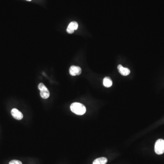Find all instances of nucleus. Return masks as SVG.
<instances>
[{
  "mask_svg": "<svg viewBox=\"0 0 164 164\" xmlns=\"http://www.w3.org/2000/svg\"><path fill=\"white\" fill-rule=\"evenodd\" d=\"M70 109L73 113L79 115H84L86 111L84 105L77 102L73 103L70 106Z\"/></svg>",
  "mask_w": 164,
  "mask_h": 164,
  "instance_id": "obj_1",
  "label": "nucleus"
},
{
  "mask_svg": "<svg viewBox=\"0 0 164 164\" xmlns=\"http://www.w3.org/2000/svg\"><path fill=\"white\" fill-rule=\"evenodd\" d=\"M154 151L158 154H161L164 153V140L159 139L156 141L154 145Z\"/></svg>",
  "mask_w": 164,
  "mask_h": 164,
  "instance_id": "obj_2",
  "label": "nucleus"
},
{
  "mask_svg": "<svg viewBox=\"0 0 164 164\" xmlns=\"http://www.w3.org/2000/svg\"><path fill=\"white\" fill-rule=\"evenodd\" d=\"M38 88L40 91V95L43 99H47L50 96V92L45 85L43 83L39 84Z\"/></svg>",
  "mask_w": 164,
  "mask_h": 164,
  "instance_id": "obj_3",
  "label": "nucleus"
},
{
  "mask_svg": "<svg viewBox=\"0 0 164 164\" xmlns=\"http://www.w3.org/2000/svg\"><path fill=\"white\" fill-rule=\"evenodd\" d=\"M81 73L82 69L80 67L73 65L70 68L69 73L73 76L80 75Z\"/></svg>",
  "mask_w": 164,
  "mask_h": 164,
  "instance_id": "obj_4",
  "label": "nucleus"
},
{
  "mask_svg": "<svg viewBox=\"0 0 164 164\" xmlns=\"http://www.w3.org/2000/svg\"><path fill=\"white\" fill-rule=\"evenodd\" d=\"M11 114L13 118L17 120H20L23 119V115L22 112L16 108H13L11 111Z\"/></svg>",
  "mask_w": 164,
  "mask_h": 164,
  "instance_id": "obj_5",
  "label": "nucleus"
},
{
  "mask_svg": "<svg viewBox=\"0 0 164 164\" xmlns=\"http://www.w3.org/2000/svg\"><path fill=\"white\" fill-rule=\"evenodd\" d=\"M78 23L76 22H72L70 23L68 28L67 29V32L69 34H72L74 32L75 30H76L78 28Z\"/></svg>",
  "mask_w": 164,
  "mask_h": 164,
  "instance_id": "obj_6",
  "label": "nucleus"
},
{
  "mask_svg": "<svg viewBox=\"0 0 164 164\" xmlns=\"http://www.w3.org/2000/svg\"><path fill=\"white\" fill-rule=\"evenodd\" d=\"M118 70L119 71L121 75L124 76H126L129 75L130 73V71L129 69L126 68H124L121 65H119L118 66Z\"/></svg>",
  "mask_w": 164,
  "mask_h": 164,
  "instance_id": "obj_7",
  "label": "nucleus"
},
{
  "mask_svg": "<svg viewBox=\"0 0 164 164\" xmlns=\"http://www.w3.org/2000/svg\"><path fill=\"white\" fill-rule=\"evenodd\" d=\"M103 84L105 87L109 88V87H111L112 85L113 84V82L110 78L106 77L103 80Z\"/></svg>",
  "mask_w": 164,
  "mask_h": 164,
  "instance_id": "obj_8",
  "label": "nucleus"
},
{
  "mask_svg": "<svg viewBox=\"0 0 164 164\" xmlns=\"http://www.w3.org/2000/svg\"><path fill=\"white\" fill-rule=\"evenodd\" d=\"M108 160L105 157H100L97 158L93 161V164H106Z\"/></svg>",
  "mask_w": 164,
  "mask_h": 164,
  "instance_id": "obj_9",
  "label": "nucleus"
},
{
  "mask_svg": "<svg viewBox=\"0 0 164 164\" xmlns=\"http://www.w3.org/2000/svg\"><path fill=\"white\" fill-rule=\"evenodd\" d=\"M9 164H23L22 162L18 160H12L11 161Z\"/></svg>",
  "mask_w": 164,
  "mask_h": 164,
  "instance_id": "obj_10",
  "label": "nucleus"
},
{
  "mask_svg": "<svg viewBox=\"0 0 164 164\" xmlns=\"http://www.w3.org/2000/svg\"><path fill=\"white\" fill-rule=\"evenodd\" d=\"M27 1H31L32 0H27Z\"/></svg>",
  "mask_w": 164,
  "mask_h": 164,
  "instance_id": "obj_11",
  "label": "nucleus"
}]
</instances>
